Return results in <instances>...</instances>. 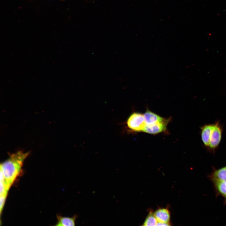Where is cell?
Listing matches in <instances>:
<instances>
[{
	"mask_svg": "<svg viewBox=\"0 0 226 226\" xmlns=\"http://www.w3.org/2000/svg\"><path fill=\"white\" fill-rule=\"evenodd\" d=\"M146 124H150L164 121V118L147 109L143 114Z\"/></svg>",
	"mask_w": 226,
	"mask_h": 226,
	"instance_id": "6",
	"label": "cell"
},
{
	"mask_svg": "<svg viewBox=\"0 0 226 226\" xmlns=\"http://www.w3.org/2000/svg\"><path fill=\"white\" fill-rule=\"evenodd\" d=\"M7 195H0V213L1 215L3 210Z\"/></svg>",
	"mask_w": 226,
	"mask_h": 226,
	"instance_id": "11",
	"label": "cell"
},
{
	"mask_svg": "<svg viewBox=\"0 0 226 226\" xmlns=\"http://www.w3.org/2000/svg\"><path fill=\"white\" fill-rule=\"evenodd\" d=\"M126 124L128 130L133 132H143L146 125L143 114L136 112L131 114Z\"/></svg>",
	"mask_w": 226,
	"mask_h": 226,
	"instance_id": "3",
	"label": "cell"
},
{
	"mask_svg": "<svg viewBox=\"0 0 226 226\" xmlns=\"http://www.w3.org/2000/svg\"><path fill=\"white\" fill-rule=\"evenodd\" d=\"M169 223H161L158 222L156 226H170Z\"/></svg>",
	"mask_w": 226,
	"mask_h": 226,
	"instance_id": "12",
	"label": "cell"
},
{
	"mask_svg": "<svg viewBox=\"0 0 226 226\" xmlns=\"http://www.w3.org/2000/svg\"><path fill=\"white\" fill-rule=\"evenodd\" d=\"M213 181L218 192L226 199V180Z\"/></svg>",
	"mask_w": 226,
	"mask_h": 226,
	"instance_id": "9",
	"label": "cell"
},
{
	"mask_svg": "<svg viewBox=\"0 0 226 226\" xmlns=\"http://www.w3.org/2000/svg\"><path fill=\"white\" fill-rule=\"evenodd\" d=\"M171 118L165 119L160 122H157L153 124H146L143 132L151 134H156L166 132L167 126Z\"/></svg>",
	"mask_w": 226,
	"mask_h": 226,
	"instance_id": "4",
	"label": "cell"
},
{
	"mask_svg": "<svg viewBox=\"0 0 226 226\" xmlns=\"http://www.w3.org/2000/svg\"><path fill=\"white\" fill-rule=\"evenodd\" d=\"M78 215L74 214L71 217H64L57 215V221L56 226H74L76 224V220L78 218Z\"/></svg>",
	"mask_w": 226,
	"mask_h": 226,
	"instance_id": "5",
	"label": "cell"
},
{
	"mask_svg": "<svg viewBox=\"0 0 226 226\" xmlns=\"http://www.w3.org/2000/svg\"><path fill=\"white\" fill-rule=\"evenodd\" d=\"M213 181L226 180V166L215 171L212 174Z\"/></svg>",
	"mask_w": 226,
	"mask_h": 226,
	"instance_id": "8",
	"label": "cell"
},
{
	"mask_svg": "<svg viewBox=\"0 0 226 226\" xmlns=\"http://www.w3.org/2000/svg\"><path fill=\"white\" fill-rule=\"evenodd\" d=\"M158 222L169 223L170 219V212L167 209L160 208L154 213Z\"/></svg>",
	"mask_w": 226,
	"mask_h": 226,
	"instance_id": "7",
	"label": "cell"
},
{
	"mask_svg": "<svg viewBox=\"0 0 226 226\" xmlns=\"http://www.w3.org/2000/svg\"><path fill=\"white\" fill-rule=\"evenodd\" d=\"M30 153L19 151L11 155L9 158L0 164V170L5 180V184L9 190L22 171L23 162Z\"/></svg>",
	"mask_w": 226,
	"mask_h": 226,
	"instance_id": "1",
	"label": "cell"
},
{
	"mask_svg": "<svg viewBox=\"0 0 226 226\" xmlns=\"http://www.w3.org/2000/svg\"><path fill=\"white\" fill-rule=\"evenodd\" d=\"M158 221L154 213H150L144 221L143 226H156Z\"/></svg>",
	"mask_w": 226,
	"mask_h": 226,
	"instance_id": "10",
	"label": "cell"
},
{
	"mask_svg": "<svg viewBox=\"0 0 226 226\" xmlns=\"http://www.w3.org/2000/svg\"><path fill=\"white\" fill-rule=\"evenodd\" d=\"M201 138L204 144L212 149L216 148L221 139L222 130L218 123L205 125L201 127Z\"/></svg>",
	"mask_w": 226,
	"mask_h": 226,
	"instance_id": "2",
	"label": "cell"
}]
</instances>
